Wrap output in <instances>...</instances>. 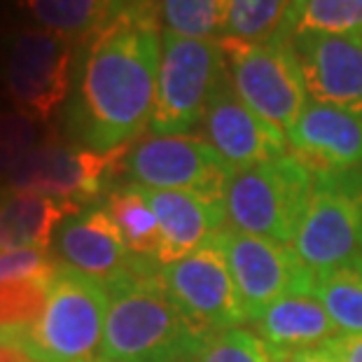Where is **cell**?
I'll list each match as a JSON object with an SVG mask.
<instances>
[{"mask_svg":"<svg viewBox=\"0 0 362 362\" xmlns=\"http://www.w3.org/2000/svg\"><path fill=\"white\" fill-rule=\"evenodd\" d=\"M252 325L272 353L315 349L339 334L325 306L313 295L285 297L269 306L257 320H252Z\"/></svg>","mask_w":362,"mask_h":362,"instance_id":"ac0fdd59","label":"cell"},{"mask_svg":"<svg viewBox=\"0 0 362 362\" xmlns=\"http://www.w3.org/2000/svg\"><path fill=\"white\" fill-rule=\"evenodd\" d=\"M292 250L315 279L362 259V168L313 175Z\"/></svg>","mask_w":362,"mask_h":362,"instance_id":"52a82bcc","label":"cell"},{"mask_svg":"<svg viewBox=\"0 0 362 362\" xmlns=\"http://www.w3.org/2000/svg\"><path fill=\"white\" fill-rule=\"evenodd\" d=\"M325 346L339 362H362V334H337Z\"/></svg>","mask_w":362,"mask_h":362,"instance_id":"f546056e","label":"cell"},{"mask_svg":"<svg viewBox=\"0 0 362 362\" xmlns=\"http://www.w3.org/2000/svg\"><path fill=\"white\" fill-rule=\"evenodd\" d=\"M159 281L180 313L206 337L245 322L225 252L215 241L173 264H164Z\"/></svg>","mask_w":362,"mask_h":362,"instance_id":"7c38bea8","label":"cell"},{"mask_svg":"<svg viewBox=\"0 0 362 362\" xmlns=\"http://www.w3.org/2000/svg\"><path fill=\"white\" fill-rule=\"evenodd\" d=\"M272 356H274V362H339L337 356L325 344L315 346V349H304V351L272 353Z\"/></svg>","mask_w":362,"mask_h":362,"instance_id":"4dcf8cb0","label":"cell"},{"mask_svg":"<svg viewBox=\"0 0 362 362\" xmlns=\"http://www.w3.org/2000/svg\"><path fill=\"white\" fill-rule=\"evenodd\" d=\"M159 59L157 12L112 14L75 45L73 84L64 110L68 141L94 152L129 148L150 127Z\"/></svg>","mask_w":362,"mask_h":362,"instance_id":"6da1fadb","label":"cell"},{"mask_svg":"<svg viewBox=\"0 0 362 362\" xmlns=\"http://www.w3.org/2000/svg\"><path fill=\"white\" fill-rule=\"evenodd\" d=\"M227 75L241 101L274 127L295 124L309 105L302 71H299L290 37L274 35L264 42L222 40Z\"/></svg>","mask_w":362,"mask_h":362,"instance_id":"ba28073f","label":"cell"},{"mask_svg":"<svg viewBox=\"0 0 362 362\" xmlns=\"http://www.w3.org/2000/svg\"><path fill=\"white\" fill-rule=\"evenodd\" d=\"M0 215H3V192H0Z\"/></svg>","mask_w":362,"mask_h":362,"instance_id":"e575fe53","label":"cell"},{"mask_svg":"<svg viewBox=\"0 0 362 362\" xmlns=\"http://www.w3.org/2000/svg\"><path fill=\"white\" fill-rule=\"evenodd\" d=\"M105 208L110 213V218L115 220V225L119 227L129 250L136 257L157 262L159 225L141 185L131 182L127 187L110 192Z\"/></svg>","mask_w":362,"mask_h":362,"instance_id":"7402d4cb","label":"cell"},{"mask_svg":"<svg viewBox=\"0 0 362 362\" xmlns=\"http://www.w3.org/2000/svg\"><path fill=\"white\" fill-rule=\"evenodd\" d=\"M110 295L105 285L61 264L54 274L40 320L24 344L35 362L96 360L101 351Z\"/></svg>","mask_w":362,"mask_h":362,"instance_id":"277c9868","label":"cell"},{"mask_svg":"<svg viewBox=\"0 0 362 362\" xmlns=\"http://www.w3.org/2000/svg\"><path fill=\"white\" fill-rule=\"evenodd\" d=\"M21 362H35L33 358H28V356H24V360H21Z\"/></svg>","mask_w":362,"mask_h":362,"instance_id":"d590c367","label":"cell"},{"mask_svg":"<svg viewBox=\"0 0 362 362\" xmlns=\"http://www.w3.org/2000/svg\"><path fill=\"white\" fill-rule=\"evenodd\" d=\"M42 141L40 124L35 119L19 110H0V180L10 178L14 168Z\"/></svg>","mask_w":362,"mask_h":362,"instance_id":"4316f807","label":"cell"},{"mask_svg":"<svg viewBox=\"0 0 362 362\" xmlns=\"http://www.w3.org/2000/svg\"><path fill=\"white\" fill-rule=\"evenodd\" d=\"M227 75L222 40H199L164 30L157 98L150 129L157 136H185L202 124L208 101Z\"/></svg>","mask_w":362,"mask_h":362,"instance_id":"8992f818","label":"cell"},{"mask_svg":"<svg viewBox=\"0 0 362 362\" xmlns=\"http://www.w3.org/2000/svg\"><path fill=\"white\" fill-rule=\"evenodd\" d=\"M75 42L40 26L10 30L0 42V82L14 110L45 124L66 105L73 84Z\"/></svg>","mask_w":362,"mask_h":362,"instance_id":"5b68a950","label":"cell"},{"mask_svg":"<svg viewBox=\"0 0 362 362\" xmlns=\"http://www.w3.org/2000/svg\"><path fill=\"white\" fill-rule=\"evenodd\" d=\"M124 171L141 187L194 192L225 202L234 168L204 138L155 134L141 138L127 150Z\"/></svg>","mask_w":362,"mask_h":362,"instance_id":"8fae6325","label":"cell"},{"mask_svg":"<svg viewBox=\"0 0 362 362\" xmlns=\"http://www.w3.org/2000/svg\"><path fill=\"white\" fill-rule=\"evenodd\" d=\"M313 192V173L295 155L234 171L225 189L229 227L243 234L295 241Z\"/></svg>","mask_w":362,"mask_h":362,"instance_id":"3957f363","label":"cell"},{"mask_svg":"<svg viewBox=\"0 0 362 362\" xmlns=\"http://www.w3.org/2000/svg\"><path fill=\"white\" fill-rule=\"evenodd\" d=\"M215 243L225 252L245 320H257L269 306L292 295H311L315 276L290 243L243 234L227 227Z\"/></svg>","mask_w":362,"mask_h":362,"instance_id":"9c48e42d","label":"cell"},{"mask_svg":"<svg viewBox=\"0 0 362 362\" xmlns=\"http://www.w3.org/2000/svg\"><path fill=\"white\" fill-rule=\"evenodd\" d=\"M26 353L14 349V346H7V344H0V362H21L24 360Z\"/></svg>","mask_w":362,"mask_h":362,"instance_id":"d6a6232c","label":"cell"},{"mask_svg":"<svg viewBox=\"0 0 362 362\" xmlns=\"http://www.w3.org/2000/svg\"><path fill=\"white\" fill-rule=\"evenodd\" d=\"M290 0H227V40L264 42L281 33ZM222 37V40H225Z\"/></svg>","mask_w":362,"mask_h":362,"instance_id":"484cf974","label":"cell"},{"mask_svg":"<svg viewBox=\"0 0 362 362\" xmlns=\"http://www.w3.org/2000/svg\"><path fill=\"white\" fill-rule=\"evenodd\" d=\"M143 192L159 225L157 262L161 267L202 250L227 229L225 202L180 189L143 187Z\"/></svg>","mask_w":362,"mask_h":362,"instance_id":"e0dca14e","label":"cell"},{"mask_svg":"<svg viewBox=\"0 0 362 362\" xmlns=\"http://www.w3.org/2000/svg\"><path fill=\"white\" fill-rule=\"evenodd\" d=\"M82 213L78 206L33 192H3L0 215V250L37 248L47 250L52 236L66 218Z\"/></svg>","mask_w":362,"mask_h":362,"instance_id":"d6986e66","label":"cell"},{"mask_svg":"<svg viewBox=\"0 0 362 362\" xmlns=\"http://www.w3.org/2000/svg\"><path fill=\"white\" fill-rule=\"evenodd\" d=\"M362 33V0H290L279 35Z\"/></svg>","mask_w":362,"mask_h":362,"instance_id":"cb8c5ba5","label":"cell"},{"mask_svg":"<svg viewBox=\"0 0 362 362\" xmlns=\"http://www.w3.org/2000/svg\"><path fill=\"white\" fill-rule=\"evenodd\" d=\"M57 252L66 267L98 281L105 290L131 276L152 272V259L136 257L129 250L119 227L101 206H91L61 225Z\"/></svg>","mask_w":362,"mask_h":362,"instance_id":"5bb4252c","label":"cell"},{"mask_svg":"<svg viewBox=\"0 0 362 362\" xmlns=\"http://www.w3.org/2000/svg\"><path fill=\"white\" fill-rule=\"evenodd\" d=\"M192 362H274V356L255 332L232 327L208 337Z\"/></svg>","mask_w":362,"mask_h":362,"instance_id":"83f0119b","label":"cell"},{"mask_svg":"<svg viewBox=\"0 0 362 362\" xmlns=\"http://www.w3.org/2000/svg\"><path fill=\"white\" fill-rule=\"evenodd\" d=\"M19 5L40 28L75 45L101 28L112 12V0H19Z\"/></svg>","mask_w":362,"mask_h":362,"instance_id":"ffe728a7","label":"cell"},{"mask_svg":"<svg viewBox=\"0 0 362 362\" xmlns=\"http://www.w3.org/2000/svg\"><path fill=\"white\" fill-rule=\"evenodd\" d=\"M101 356L124 362H192L206 334L168 297L159 272L138 274L107 288Z\"/></svg>","mask_w":362,"mask_h":362,"instance_id":"7a4b0ae2","label":"cell"},{"mask_svg":"<svg viewBox=\"0 0 362 362\" xmlns=\"http://www.w3.org/2000/svg\"><path fill=\"white\" fill-rule=\"evenodd\" d=\"M311 295L325 306L339 334H362V259L318 276Z\"/></svg>","mask_w":362,"mask_h":362,"instance_id":"603a6c76","label":"cell"},{"mask_svg":"<svg viewBox=\"0 0 362 362\" xmlns=\"http://www.w3.org/2000/svg\"><path fill=\"white\" fill-rule=\"evenodd\" d=\"M164 30L199 40H222L227 26V0H159Z\"/></svg>","mask_w":362,"mask_h":362,"instance_id":"d4e9b609","label":"cell"},{"mask_svg":"<svg viewBox=\"0 0 362 362\" xmlns=\"http://www.w3.org/2000/svg\"><path fill=\"white\" fill-rule=\"evenodd\" d=\"M52 279H28L0 285V344L24 351L30 329L40 320L47 304Z\"/></svg>","mask_w":362,"mask_h":362,"instance_id":"44dd1931","label":"cell"},{"mask_svg":"<svg viewBox=\"0 0 362 362\" xmlns=\"http://www.w3.org/2000/svg\"><path fill=\"white\" fill-rule=\"evenodd\" d=\"M82 362H96V360H82Z\"/></svg>","mask_w":362,"mask_h":362,"instance_id":"8d00e7d4","label":"cell"},{"mask_svg":"<svg viewBox=\"0 0 362 362\" xmlns=\"http://www.w3.org/2000/svg\"><path fill=\"white\" fill-rule=\"evenodd\" d=\"M96 362H124V360H115V358H103V356H98Z\"/></svg>","mask_w":362,"mask_h":362,"instance_id":"836d02e7","label":"cell"},{"mask_svg":"<svg viewBox=\"0 0 362 362\" xmlns=\"http://www.w3.org/2000/svg\"><path fill=\"white\" fill-rule=\"evenodd\" d=\"M204 141L234 171L290 155L288 134L248 107L236 94L229 75L220 80L202 119Z\"/></svg>","mask_w":362,"mask_h":362,"instance_id":"4fadbf2b","label":"cell"},{"mask_svg":"<svg viewBox=\"0 0 362 362\" xmlns=\"http://www.w3.org/2000/svg\"><path fill=\"white\" fill-rule=\"evenodd\" d=\"M59 264L54 262L47 250L37 248H10L0 250V285L12 281L28 279H52Z\"/></svg>","mask_w":362,"mask_h":362,"instance_id":"f1b7e54d","label":"cell"},{"mask_svg":"<svg viewBox=\"0 0 362 362\" xmlns=\"http://www.w3.org/2000/svg\"><path fill=\"white\" fill-rule=\"evenodd\" d=\"M288 145L313 175L362 168V115L309 101L288 129Z\"/></svg>","mask_w":362,"mask_h":362,"instance_id":"2e32d148","label":"cell"},{"mask_svg":"<svg viewBox=\"0 0 362 362\" xmlns=\"http://www.w3.org/2000/svg\"><path fill=\"white\" fill-rule=\"evenodd\" d=\"M159 0H112V14L122 12H157Z\"/></svg>","mask_w":362,"mask_h":362,"instance_id":"1f68e13d","label":"cell"},{"mask_svg":"<svg viewBox=\"0 0 362 362\" xmlns=\"http://www.w3.org/2000/svg\"><path fill=\"white\" fill-rule=\"evenodd\" d=\"M309 101L362 115V33L290 35Z\"/></svg>","mask_w":362,"mask_h":362,"instance_id":"9a60e30c","label":"cell"},{"mask_svg":"<svg viewBox=\"0 0 362 362\" xmlns=\"http://www.w3.org/2000/svg\"><path fill=\"white\" fill-rule=\"evenodd\" d=\"M129 148L94 152L71 141L47 136L7 178V189L33 192L78 206L96 204L117 173V159Z\"/></svg>","mask_w":362,"mask_h":362,"instance_id":"30bf717a","label":"cell"}]
</instances>
